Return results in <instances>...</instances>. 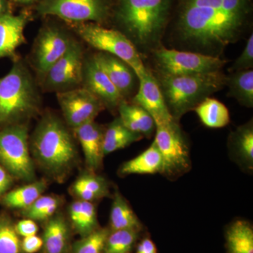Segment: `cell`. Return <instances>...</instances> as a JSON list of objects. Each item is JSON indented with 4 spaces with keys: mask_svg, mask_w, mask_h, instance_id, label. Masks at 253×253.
<instances>
[{
    "mask_svg": "<svg viewBox=\"0 0 253 253\" xmlns=\"http://www.w3.org/2000/svg\"><path fill=\"white\" fill-rule=\"evenodd\" d=\"M252 10V0H179L175 30L188 44L215 52L239 38Z\"/></svg>",
    "mask_w": 253,
    "mask_h": 253,
    "instance_id": "1",
    "label": "cell"
},
{
    "mask_svg": "<svg viewBox=\"0 0 253 253\" xmlns=\"http://www.w3.org/2000/svg\"><path fill=\"white\" fill-rule=\"evenodd\" d=\"M31 146L37 162L57 179L69 172L77 161L72 134L61 120L51 113L43 116L38 123Z\"/></svg>",
    "mask_w": 253,
    "mask_h": 253,
    "instance_id": "2",
    "label": "cell"
},
{
    "mask_svg": "<svg viewBox=\"0 0 253 253\" xmlns=\"http://www.w3.org/2000/svg\"><path fill=\"white\" fill-rule=\"evenodd\" d=\"M175 0H117L114 17L138 44H154L170 19Z\"/></svg>",
    "mask_w": 253,
    "mask_h": 253,
    "instance_id": "3",
    "label": "cell"
},
{
    "mask_svg": "<svg viewBox=\"0 0 253 253\" xmlns=\"http://www.w3.org/2000/svg\"><path fill=\"white\" fill-rule=\"evenodd\" d=\"M41 98L28 68L16 61L0 78V126L21 124L39 112Z\"/></svg>",
    "mask_w": 253,
    "mask_h": 253,
    "instance_id": "4",
    "label": "cell"
},
{
    "mask_svg": "<svg viewBox=\"0 0 253 253\" xmlns=\"http://www.w3.org/2000/svg\"><path fill=\"white\" fill-rule=\"evenodd\" d=\"M226 78L221 71L184 76L161 74L158 82L168 110L177 121L209 95L221 89Z\"/></svg>",
    "mask_w": 253,
    "mask_h": 253,
    "instance_id": "5",
    "label": "cell"
},
{
    "mask_svg": "<svg viewBox=\"0 0 253 253\" xmlns=\"http://www.w3.org/2000/svg\"><path fill=\"white\" fill-rule=\"evenodd\" d=\"M76 31L93 47L126 62L135 73L138 80L149 72L132 42L121 32L108 29L96 23H78Z\"/></svg>",
    "mask_w": 253,
    "mask_h": 253,
    "instance_id": "6",
    "label": "cell"
},
{
    "mask_svg": "<svg viewBox=\"0 0 253 253\" xmlns=\"http://www.w3.org/2000/svg\"><path fill=\"white\" fill-rule=\"evenodd\" d=\"M0 165L14 179L26 182L34 180L36 172L30 156L26 123L0 129Z\"/></svg>",
    "mask_w": 253,
    "mask_h": 253,
    "instance_id": "7",
    "label": "cell"
},
{
    "mask_svg": "<svg viewBox=\"0 0 253 253\" xmlns=\"http://www.w3.org/2000/svg\"><path fill=\"white\" fill-rule=\"evenodd\" d=\"M154 142L162 156V174L174 179L189 172L191 168L189 146L176 121L156 125Z\"/></svg>",
    "mask_w": 253,
    "mask_h": 253,
    "instance_id": "8",
    "label": "cell"
},
{
    "mask_svg": "<svg viewBox=\"0 0 253 253\" xmlns=\"http://www.w3.org/2000/svg\"><path fill=\"white\" fill-rule=\"evenodd\" d=\"M111 0H41L37 10L73 23H104L112 13Z\"/></svg>",
    "mask_w": 253,
    "mask_h": 253,
    "instance_id": "9",
    "label": "cell"
},
{
    "mask_svg": "<svg viewBox=\"0 0 253 253\" xmlns=\"http://www.w3.org/2000/svg\"><path fill=\"white\" fill-rule=\"evenodd\" d=\"M161 75L184 76L220 71L226 61L199 52L159 48L155 53Z\"/></svg>",
    "mask_w": 253,
    "mask_h": 253,
    "instance_id": "10",
    "label": "cell"
},
{
    "mask_svg": "<svg viewBox=\"0 0 253 253\" xmlns=\"http://www.w3.org/2000/svg\"><path fill=\"white\" fill-rule=\"evenodd\" d=\"M84 61L81 44L72 40L67 51L42 78L45 89L60 92L77 87L83 83Z\"/></svg>",
    "mask_w": 253,
    "mask_h": 253,
    "instance_id": "11",
    "label": "cell"
},
{
    "mask_svg": "<svg viewBox=\"0 0 253 253\" xmlns=\"http://www.w3.org/2000/svg\"><path fill=\"white\" fill-rule=\"evenodd\" d=\"M57 99L65 121L73 129L94 121L104 105L85 88H75L57 93Z\"/></svg>",
    "mask_w": 253,
    "mask_h": 253,
    "instance_id": "12",
    "label": "cell"
},
{
    "mask_svg": "<svg viewBox=\"0 0 253 253\" xmlns=\"http://www.w3.org/2000/svg\"><path fill=\"white\" fill-rule=\"evenodd\" d=\"M71 41L66 33L56 26H48L41 30L33 49V61L42 78L67 51Z\"/></svg>",
    "mask_w": 253,
    "mask_h": 253,
    "instance_id": "13",
    "label": "cell"
},
{
    "mask_svg": "<svg viewBox=\"0 0 253 253\" xmlns=\"http://www.w3.org/2000/svg\"><path fill=\"white\" fill-rule=\"evenodd\" d=\"M139 90L134 96V104L151 115L156 126L170 124L176 121L168 110L158 82L151 73L148 72L144 78L139 79Z\"/></svg>",
    "mask_w": 253,
    "mask_h": 253,
    "instance_id": "14",
    "label": "cell"
},
{
    "mask_svg": "<svg viewBox=\"0 0 253 253\" xmlns=\"http://www.w3.org/2000/svg\"><path fill=\"white\" fill-rule=\"evenodd\" d=\"M84 88L100 100L104 107H118L123 97L106 73L95 61L94 56L84 61L83 83Z\"/></svg>",
    "mask_w": 253,
    "mask_h": 253,
    "instance_id": "15",
    "label": "cell"
},
{
    "mask_svg": "<svg viewBox=\"0 0 253 253\" xmlns=\"http://www.w3.org/2000/svg\"><path fill=\"white\" fill-rule=\"evenodd\" d=\"M84 153L86 167L90 172L99 170L102 166L103 139L104 129L102 126L89 121L74 129Z\"/></svg>",
    "mask_w": 253,
    "mask_h": 253,
    "instance_id": "16",
    "label": "cell"
},
{
    "mask_svg": "<svg viewBox=\"0 0 253 253\" xmlns=\"http://www.w3.org/2000/svg\"><path fill=\"white\" fill-rule=\"evenodd\" d=\"M28 21L26 13L14 15L7 11L0 16V59L16 57V49L25 42L23 32Z\"/></svg>",
    "mask_w": 253,
    "mask_h": 253,
    "instance_id": "17",
    "label": "cell"
},
{
    "mask_svg": "<svg viewBox=\"0 0 253 253\" xmlns=\"http://www.w3.org/2000/svg\"><path fill=\"white\" fill-rule=\"evenodd\" d=\"M95 61L106 73L123 97L131 92L135 83V73L119 58L106 52L94 55Z\"/></svg>",
    "mask_w": 253,
    "mask_h": 253,
    "instance_id": "18",
    "label": "cell"
},
{
    "mask_svg": "<svg viewBox=\"0 0 253 253\" xmlns=\"http://www.w3.org/2000/svg\"><path fill=\"white\" fill-rule=\"evenodd\" d=\"M42 239L44 253H71V230L68 221L61 214L46 221Z\"/></svg>",
    "mask_w": 253,
    "mask_h": 253,
    "instance_id": "19",
    "label": "cell"
},
{
    "mask_svg": "<svg viewBox=\"0 0 253 253\" xmlns=\"http://www.w3.org/2000/svg\"><path fill=\"white\" fill-rule=\"evenodd\" d=\"M162 156L154 142L135 158L123 163L119 169L121 176L130 174H162Z\"/></svg>",
    "mask_w": 253,
    "mask_h": 253,
    "instance_id": "20",
    "label": "cell"
},
{
    "mask_svg": "<svg viewBox=\"0 0 253 253\" xmlns=\"http://www.w3.org/2000/svg\"><path fill=\"white\" fill-rule=\"evenodd\" d=\"M120 118L129 130L143 136L150 137L156 129L153 118L146 110L136 104H129L122 100L118 105Z\"/></svg>",
    "mask_w": 253,
    "mask_h": 253,
    "instance_id": "21",
    "label": "cell"
},
{
    "mask_svg": "<svg viewBox=\"0 0 253 253\" xmlns=\"http://www.w3.org/2000/svg\"><path fill=\"white\" fill-rule=\"evenodd\" d=\"M93 202L77 200L68 207V215L73 229L84 237L99 229L97 212Z\"/></svg>",
    "mask_w": 253,
    "mask_h": 253,
    "instance_id": "22",
    "label": "cell"
},
{
    "mask_svg": "<svg viewBox=\"0 0 253 253\" xmlns=\"http://www.w3.org/2000/svg\"><path fill=\"white\" fill-rule=\"evenodd\" d=\"M70 191L77 200L93 202L109 196L110 191L109 183L104 177L89 171L76 179Z\"/></svg>",
    "mask_w": 253,
    "mask_h": 253,
    "instance_id": "23",
    "label": "cell"
},
{
    "mask_svg": "<svg viewBox=\"0 0 253 253\" xmlns=\"http://www.w3.org/2000/svg\"><path fill=\"white\" fill-rule=\"evenodd\" d=\"M226 253H253V229L249 221L236 219L225 230Z\"/></svg>",
    "mask_w": 253,
    "mask_h": 253,
    "instance_id": "24",
    "label": "cell"
},
{
    "mask_svg": "<svg viewBox=\"0 0 253 253\" xmlns=\"http://www.w3.org/2000/svg\"><path fill=\"white\" fill-rule=\"evenodd\" d=\"M143 137L141 134L129 130L124 126L121 118H117L104 129L103 154L104 156H107L141 140Z\"/></svg>",
    "mask_w": 253,
    "mask_h": 253,
    "instance_id": "25",
    "label": "cell"
},
{
    "mask_svg": "<svg viewBox=\"0 0 253 253\" xmlns=\"http://www.w3.org/2000/svg\"><path fill=\"white\" fill-rule=\"evenodd\" d=\"M110 230L131 229L141 231L143 225L126 199L121 193L116 191L113 198L110 214Z\"/></svg>",
    "mask_w": 253,
    "mask_h": 253,
    "instance_id": "26",
    "label": "cell"
},
{
    "mask_svg": "<svg viewBox=\"0 0 253 253\" xmlns=\"http://www.w3.org/2000/svg\"><path fill=\"white\" fill-rule=\"evenodd\" d=\"M230 147L235 161L245 169L253 168V123L240 126L231 136Z\"/></svg>",
    "mask_w": 253,
    "mask_h": 253,
    "instance_id": "27",
    "label": "cell"
},
{
    "mask_svg": "<svg viewBox=\"0 0 253 253\" xmlns=\"http://www.w3.org/2000/svg\"><path fill=\"white\" fill-rule=\"evenodd\" d=\"M46 186L47 184L44 180L33 181L27 185L6 192L1 196L0 202L11 209H26L41 197Z\"/></svg>",
    "mask_w": 253,
    "mask_h": 253,
    "instance_id": "28",
    "label": "cell"
},
{
    "mask_svg": "<svg viewBox=\"0 0 253 253\" xmlns=\"http://www.w3.org/2000/svg\"><path fill=\"white\" fill-rule=\"evenodd\" d=\"M201 123L210 128H221L230 121L229 110L217 99L207 97L194 108Z\"/></svg>",
    "mask_w": 253,
    "mask_h": 253,
    "instance_id": "29",
    "label": "cell"
},
{
    "mask_svg": "<svg viewBox=\"0 0 253 253\" xmlns=\"http://www.w3.org/2000/svg\"><path fill=\"white\" fill-rule=\"evenodd\" d=\"M229 94L246 107L253 106V71L252 69L235 71L226 78Z\"/></svg>",
    "mask_w": 253,
    "mask_h": 253,
    "instance_id": "30",
    "label": "cell"
},
{
    "mask_svg": "<svg viewBox=\"0 0 253 253\" xmlns=\"http://www.w3.org/2000/svg\"><path fill=\"white\" fill-rule=\"evenodd\" d=\"M61 204L57 196H42L29 207L22 210L23 217L33 221H46L54 215Z\"/></svg>",
    "mask_w": 253,
    "mask_h": 253,
    "instance_id": "31",
    "label": "cell"
},
{
    "mask_svg": "<svg viewBox=\"0 0 253 253\" xmlns=\"http://www.w3.org/2000/svg\"><path fill=\"white\" fill-rule=\"evenodd\" d=\"M140 232L131 229L110 231L102 253H130L136 246Z\"/></svg>",
    "mask_w": 253,
    "mask_h": 253,
    "instance_id": "32",
    "label": "cell"
},
{
    "mask_svg": "<svg viewBox=\"0 0 253 253\" xmlns=\"http://www.w3.org/2000/svg\"><path fill=\"white\" fill-rule=\"evenodd\" d=\"M0 253H24L12 219L0 214Z\"/></svg>",
    "mask_w": 253,
    "mask_h": 253,
    "instance_id": "33",
    "label": "cell"
},
{
    "mask_svg": "<svg viewBox=\"0 0 253 253\" xmlns=\"http://www.w3.org/2000/svg\"><path fill=\"white\" fill-rule=\"evenodd\" d=\"M107 228H99L89 235L82 237L71 246V253H102L110 234Z\"/></svg>",
    "mask_w": 253,
    "mask_h": 253,
    "instance_id": "34",
    "label": "cell"
},
{
    "mask_svg": "<svg viewBox=\"0 0 253 253\" xmlns=\"http://www.w3.org/2000/svg\"><path fill=\"white\" fill-rule=\"evenodd\" d=\"M253 67V34L250 36L244 51L241 53V56L236 60L232 65L230 71L232 72L235 71H244V70L252 69Z\"/></svg>",
    "mask_w": 253,
    "mask_h": 253,
    "instance_id": "35",
    "label": "cell"
},
{
    "mask_svg": "<svg viewBox=\"0 0 253 253\" xmlns=\"http://www.w3.org/2000/svg\"><path fill=\"white\" fill-rule=\"evenodd\" d=\"M15 227L18 235L23 238L36 235L38 231V226L36 221L27 218L18 221L17 224H15Z\"/></svg>",
    "mask_w": 253,
    "mask_h": 253,
    "instance_id": "36",
    "label": "cell"
},
{
    "mask_svg": "<svg viewBox=\"0 0 253 253\" xmlns=\"http://www.w3.org/2000/svg\"><path fill=\"white\" fill-rule=\"evenodd\" d=\"M21 246L23 253H36L42 249V239L37 235L24 237L21 240Z\"/></svg>",
    "mask_w": 253,
    "mask_h": 253,
    "instance_id": "37",
    "label": "cell"
},
{
    "mask_svg": "<svg viewBox=\"0 0 253 253\" xmlns=\"http://www.w3.org/2000/svg\"><path fill=\"white\" fill-rule=\"evenodd\" d=\"M14 177L0 165V199L11 188Z\"/></svg>",
    "mask_w": 253,
    "mask_h": 253,
    "instance_id": "38",
    "label": "cell"
},
{
    "mask_svg": "<svg viewBox=\"0 0 253 253\" xmlns=\"http://www.w3.org/2000/svg\"><path fill=\"white\" fill-rule=\"evenodd\" d=\"M136 253H158L157 248L149 237H145L136 246Z\"/></svg>",
    "mask_w": 253,
    "mask_h": 253,
    "instance_id": "39",
    "label": "cell"
},
{
    "mask_svg": "<svg viewBox=\"0 0 253 253\" xmlns=\"http://www.w3.org/2000/svg\"><path fill=\"white\" fill-rule=\"evenodd\" d=\"M8 11V4L6 0H0V16Z\"/></svg>",
    "mask_w": 253,
    "mask_h": 253,
    "instance_id": "40",
    "label": "cell"
},
{
    "mask_svg": "<svg viewBox=\"0 0 253 253\" xmlns=\"http://www.w3.org/2000/svg\"><path fill=\"white\" fill-rule=\"evenodd\" d=\"M14 2L18 3L21 4H31L36 2L38 0H13Z\"/></svg>",
    "mask_w": 253,
    "mask_h": 253,
    "instance_id": "41",
    "label": "cell"
}]
</instances>
